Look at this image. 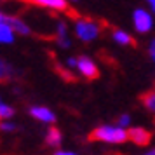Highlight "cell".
Wrapping results in <instances>:
<instances>
[{"instance_id": "603a6c76", "label": "cell", "mask_w": 155, "mask_h": 155, "mask_svg": "<svg viewBox=\"0 0 155 155\" xmlns=\"http://www.w3.org/2000/svg\"><path fill=\"white\" fill-rule=\"evenodd\" d=\"M71 2H78V0H71Z\"/></svg>"}, {"instance_id": "d6986e66", "label": "cell", "mask_w": 155, "mask_h": 155, "mask_svg": "<svg viewBox=\"0 0 155 155\" xmlns=\"http://www.w3.org/2000/svg\"><path fill=\"white\" fill-rule=\"evenodd\" d=\"M147 4L150 5V7H152V11L155 12V0H147Z\"/></svg>"}, {"instance_id": "2e32d148", "label": "cell", "mask_w": 155, "mask_h": 155, "mask_svg": "<svg viewBox=\"0 0 155 155\" xmlns=\"http://www.w3.org/2000/svg\"><path fill=\"white\" fill-rule=\"evenodd\" d=\"M0 127H2L4 131H14V129H16V126H14V124H9V122H5V124H2Z\"/></svg>"}, {"instance_id": "52a82bcc", "label": "cell", "mask_w": 155, "mask_h": 155, "mask_svg": "<svg viewBox=\"0 0 155 155\" xmlns=\"http://www.w3.org/2000/svg\"><path fill=\"white\" fill-rule=\"evenodd\" d=\"M4 23H7L11 30L16 31V33H19V35H30L31 33V30L26 23L23 21L21 18H16V16H4Z\"/></svg>"}, {"instance_id": "e0dca14e", "label": "cell", "mask_w": 155, "mask_h": 155, "mask_svg": "<svg viewBox=\"0 0 155 155\" xmlns=\"http://www.w3.org/2000/svg\"><path fill=\"white\" fill-rule=\"evenodd\" d=\"M150 54H152V56H155V38L150 42Z\"/></svg>"}, {"instance_id": "277c9868", "label": "cell", "mask_w": 155, "mask_h": 155, "mask_svg": "<svg viewBox=\"0 0 155 155\" xmlns=\"http://www.w3.org/2000/svg\"><path fill=\"white\" fill-rule=\"evenodd\" d=\"M26 4L37 5V7H44V9H51V11H59V12H68L73 16V12L70 11V5L66 0H23Z\"/></svg>"}, {"instance_id": "ac0fdd59", "label": "cell", "mask_w": 155, "mask_h": 155, "mask_svg": "<svg viewBox=\"0 0 155 155\" xmlns=\"http://www.w3.org/2000/svg\"><path fill=\"white\" fill-rule=\"evenodd\" d=\"M66 64H68V66H77V59H75V58H70V59L66 61Z\"/></svg>"}, {"instance_id": "ba28073f", "label": "cell", "mask_w": 155, "mask_h": 155, "mask_svg": "<svg viewBox=\"0 0 155 155\" xmlns=\"http://www.w3.org/2000/svg\"><path fill=\"white\" fill-rule=\"evenodd\" d=\"M30 113H31V117L42 120V122H54L56 120V115L45 106H33V108H30Z\"/></svg>"}, {"instance_id": "44dd1931", "label": "cell", "mask_w": 155, "mask_h": 155, "mask_svg": "<svg viewBox=\"0 0 155 155\" xmlns=\"http://www.w3.org/2000/svg\"><path fill=\"white\" fill-rule=\"evenodd\" d=\"M0 23H4V14H2V11H0Z\"/></svg>"}, {"instance_id": "d4e9b609", "label": "cell", "mask_w": 155, "mask_h": 155, "mask_svg": "<svg viewBox=\"0 0 155 155\" xmlns=\"http://www.w3.org/2000/svg\"><path fill=\"white\" fill-rule=\"evenodd\" d=\"M0 2H2V0H0Z\"/></svg>"}, {"instance_id": "5bb4252c", "label": "cell", "mask_w": 155, "mask_h": 155, "mask_svg": "<svg viewBox=\"0 0 155 155\" xmlns=\"http://www.w3.org/2000/svg\"><path fill=\"white\" fill-rule=\"evenodd\" d=\"M14 115V108H11L9 105L0 103V119H11Z\"/></svg>"}, {"instance_id": "9a60e30c", "label": "cell", "mask_w": 155, "mask_h": 155, "mask_svg": "<svg viewBox=\"0 0 155 155\" xmlns=\"http://www.w3.org/2000/svg\"><path fill=\"white\" fill-rule=\"evenodd\" d=\"M129 122H131V119H129V115H122V117L119 119V126H127Z\"/></svg>"}, {"instance_id": "3957f363", "label": "cell", "mask_w": 155, "mask_h": 155, "mask_svg": "<svg viewBox=\"0 0 155 155\" xmlns=\"http://www.w3.org/2000/svg\"><path fill=\"white\" fill-rule=\"evenodd\" d=\"M133 23H134V28L136 31L140 33H148L150 30L153 28V18L152 14L145 11V9H136L133 12Z\"/></svg>"}, {"instance_id": "4fadbf2b", "label": "cell", "mask_w": 155, "mask_h": 155, "mask_svg": "<svg viewBox=\"0 0 155 155\" xmlns=\"http://www.w3.org/2000/svg\"><path fill=\"white\" fill-rule=\"evenodd\" d=\"M141 101H143V105L147 106L150 112H153V113H155V91L145 92V94L141 96Z\"/></svg>"}, {"instance_id": "ffe728a7", "label": "cell", "mask_w": 155, "mask_h": 155, "mask_svg": "<svg viewBox=\"0 0 155 155\" xmlns=\"http://www.w3.org/2000/svg\"><path fill=\"white\" fill-rule=\"evenodd\" d=\"M54 155H75V153H71V152H56Z\"/></svg>"}, {"instance_id": "9c48e42d", "label": "cell", "mask_w": 155, "mask_h": 155, "mask_svg": "<svg viewBox=\"0 0 155 155\" xmlns=\"http://www.w3.org/2000/svg\"><path fill=\"white\" fill-rule=\"evenodd\" d=\"M45 145L47 147H54L58 148L61 145V133H59V129L58 127H49V131H47V136H45Z\"/></svg>"}, {"instance_id": "7c38bea8", "label": "cell", "mask_w": 155, "mask_h": 155, "mask_svg": "<svg viewBox=\"0 0 155 155\" xmlns=\"http://www.w3.org/2000/svg\"><path fill=\"white\" fill-rule=\"evenodd\" d=\"M14 75V70H12V66L7 63V61H4V59H0V82H7L9 78Z\"/></svg>"}, {"instance_id": "7a4b0ae2", "label": "cell", "mask_w": 155, "mask_h": 155, "mask_svg": "<svg viewBox=\"0 0 155 155\" xmlns=\"http://www.w3.org/2000/svg\"><path fill=\"white\" fill-rule=\"evenodd\" d=\"M75 33H77V37L82 42H92L101 33V25L92 21V19L77 18V21H75Z\"/></svg>"}, {"instance_id": "cb8c5ba5", "label": "cell", "mask_w": 155, "mask_h": 155, "mask_svg": "<svg viewBox=\"0 0 155 155\" xmlns=\"http://www.w3.org/2000/svg\"><path fill=\"white\" fill-rule=\"evenodd\" d=\"M153 59H155V56H153Z\"/></svg>"}, {"instance_id": "8fae6325", "label": "cell", "mask_w": 155, "mask_h": 155, "mask_svg": "<svg viewBox=\"0 0 155 155\" xmlns=\"http://www.w3.org/2000/svg\"><path fill=\"white\" fill-rule=\"evenodd\" d=\"M14 42V31L11 30L7 23H0V44Z\"/></svg>"}, {"instance_id": "7402d4cb", "label": "cell", "mask_w": 155, "mask_h": 155, "mask_svg": "<svg viewBox=\"0 0 155 155\" xmlns=\"http://www.w3.org/2000/svg\"><path fill=\"white\" fill-rule=\"evenodd\" d=\"M145 155H155V150H152V152H148V153H145Z\"/></svg>"}, {"instance_id": "6da1fadb", "label": "cell", "mask_w": 155, "mask_h": 155, "mask_svg": "<svg viewBox=\"0 0 155 155\" xmlns=\"http://www.w3.org/2000/svg\"><path fill=\"white\" fill-rule=\"evenodd\" d=\"M89 140L91 141H106V143H124V141H127V131H124L122 127L101 126L89 134Z\"/></svg>"}, {"instance_id": "8992f818", "label": "cell", "mask_w": 155, "mask_h": 155, "mask_svg": "<svg viewBox=\"0 0 155 155\" xmlns=\"http://www.w3.org/2000/svg\"><path fill=\"white\" fill-rule=\"evenodd\" d=\"M127 140H131L133 143L140 145V147H147L150 140H152V133L147 129H141V127H133L127 131Z\"/></svg>"}, {"instance_id": "30bf717a", "label": "cell", "mask_w": 155, "mask_h": 155, "mask_svg": "<svg viewBox=\"0 0 155 155\" xmlns=\"http://www.w3.org/2000/svg\"><path fill=\"white\" fill-rule=\"evenodd\" d=\"M112 37H113V40L117 44H120V45H134L133 37L129 33H126V31H122V30H113Z\"/></svg>"}, {"instance_id": "5b68a950", "label": "cell", "mask_w": 155, "mask_h": 155, "mask_svg": "<svg viewBox=\"0 0 155 155\" xmlns=\"http://www.w3.org/2000/svg\"><path fill=\"white\" fill-rule=\"evenodd\" d=\"M77 68L87 80H94V78L99 77V70H98V66H96V63L87 56L77 58Z\"/></svg>"}]
</instances>
